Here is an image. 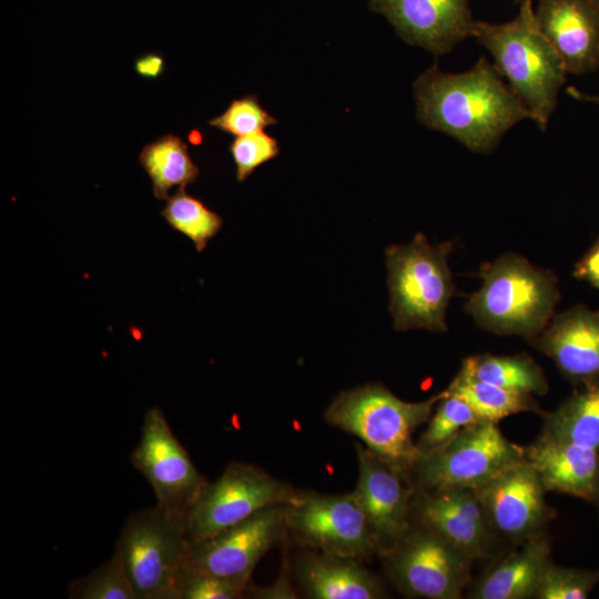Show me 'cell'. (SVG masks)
<instances>
[{"label":"cell","instance_id":"25","mask_svg":"<svg viewBox=\"0 0 599 599\" xmlns=\"http://www.w3.org/2000/svg\"><path fill=\"white\" fill-rule=\"evenodd\" d=\"M446 389L467 402L483 422L497 424L518 413H539L532 394L502 388L461 372H458Z\"/></svg>","mask_w":599,"mask_h":599},{"label":"cell","instance_id":"20","mask_svg":"<svg viewBox=\"0 0 599 599\" xmlns=\"http://www.w3.org/2000/svg\"><path fill=\"white\" fill-rule=\"evenodd\" d=\"M295 577L305 598L382 599L388 597L380 579L361 559L308 549L295 564Z\"/></svg>","mask_w":599,"mask_h":599},{"label":"cell","instance_id":"16","mask_svg":"<svg viewBox=\"0 0 599 599\" xmlns=\"http://www.w3.org/2000/svg\"><path fill=\"white\" fill-rule=\"evenodd\" d=\"M470 0H369L407 43L439 55L473 37Z\"/></svg>","mask_w":599,"mask_h":599},{"label":"cell","instance_id":"18","mask_svg":"<svg viewBox=\"0 0 599 599\" xmlns=\"http://www.w3.org/2000/svg\"><path fill=\"white\" fill-rule=\"evenodd\" d=\"M529 343L571 383L579 386L599 379V312L573 306L554 316Z\"/></svg>","mask_w":599,"mask_h":599},{"label":"cell","instance_id":"32","mask_svg":"<svg viewBox=\"0 0 599 599\" xmlns=\"http://www.w3.org/2000/svg\"><path fill=\"white\" fill-rule=\"evenodd\" d=\"M236 167V180L245 181L260 165L274 159L278 152L277 141L264 130L236 136L230 145Z\"/></svg>","mask_w":599,"mask_h":599},{"label":"cell","instance_id":"5","mask_svg":"<svg viewBox=\"0 0 599 599\" xmlns=\"http://www.w3.org/2000/svg\"><path fill=\"white\" fill-rule=\"evenodd\" d=\"M453 242L432 245L417 233L405 245L385 250L388 309L397 331H447L446 311L455 293L448 266Z\"/></svg>","mask_w":599,"mask_h":599},{"label":"cell","instance_id":"8","mask_svg":"<svg viewBox=\"0 0 599 599\" xmlns=\"http://www.w3.org/2000/svg\"><path fill=\"white\" fill-rule=\"evenodd\" d=\"M394 586L405 597L458 599L474 562L439 535L410 519L407 528L379 555Z\"/></svg>","mask_w":599,"mask_h":599},{"label":"cell","instance_id":"9","mask_svg":"<svg viewBox=\"0 0 599 599\" xmlns=\"http://www.w3.org/2000/svg\"><path fill=\"white\" fill-rule=\"evenodd\" d=\"M301 493L255 465L233 461L206 484L187 510L189 542L211 537L266 507L293 504Z\"/></svg>","mask_w":599,"mask_h":599},{"label":"cell","instance_id":"4","mask_svg":"<svg viewBox=\"0 0 599 599\" xmlns=\"http://www.w3.org/2000/svg\"><path fill=\"white\" fill-rule=\"evenodd\" d=\"M444 393L422 402H406L380 383L365 384L341 392L327 406L324 419L357 437L409 478L422 455L413 435L428 422Z\"/></svg>","mask_w":599,"mask_h":599},{"label":"cell","instance_id":"6","mask_svg":"<svg viewBox=\"0 0 599 599\" xmlns=\"http://www.w3.org/2000/svg\"><path fill=\"white\" fill-rule=\"evenodd\" d=\"M185 518L156 505L132 514L115 550L131 581L135 599H176L175 582L189 549Z\"/></svg>","mask_w":599,"mask_h":599},{"label":"cell","instance_id":"36","mask_svg":"<svg viewBox=\"0 0 599 599\" xmlns=\"http://www.w3.org/2000/svg\"><path fill=\"white\" fill-rule=\"evenodd\" d=\"M567 91L571 97H573L575 99H577L579 101L599 103V97L598 95H591V94L581 92V91L577 90L576 88H568Z\"/></svg>","mask_w":599,"mask_h":599},{"label":"cell","instance_id":"28","mask_svg":"<svg viewBox=\"0 0 599 599\" xmlns=\"http://www.w3.org/2000/svg\"><path fill=\"white\" fill-rule=\"evenodd\" d=\"M70 599H135L123 562L116 552L90 573L67 587Z\"/></svg>","mask_w":599,"mask_h":599},{"label":"cell","instance_id":"22","mask_svg":"<svg viewBox=\"0 0 599 599\" xmlns=\"http://www.w3.org/2000/svg\"><path fill=\"white\" fill-rule=\"evenodd\" d=\"M542 434L599 451V379L579 385L554 412L546 414Z\"/></svg>","mask_w":599,"mask_h":599},{"label":"cell","instance_id":"24","mask_svg":"<svg viewBox=\"0 0 599 599\" xmlns=\"http://www.w3.org/2000/svg\"><path fill=\"white\" fill-rule=\"evenodd\" d=\"M465 375L502 388L545 395L548 383L540 366L527 354L469 356L459 369Z\"/></svg>","mask_w":599,"mask_h":599},{"label":"cell","instance_id":"21","mask_svg":"<svg viewBox=\"0 0 599 599\" xmlns=\"http://www.w3.org/2000/svg\"><path fill=\"white\" fill-rule=\"evenodd\" d=\"M550 549V540L545 531L519 544V549L509 552L483 572L467 597L535 598L544 570L551 561Z\"/></svg>","mask_w":599,"mask_h":599},{"label":"cell","instance_id":"14","mask_svg":"<svg viewBox=\"0 0 599 599\" xmlns=\"http://www.w3.org/2000/svg\"><path fill=\"white\" fill-rule=\"evenodd\" d=\"M410 519L426 526L474 561L489 557L499 540L488 524L476 489L415 490Z\"/></svg>","mask_w":599,"mask_h":599},{"label":"cell","instance_id":"2","mask_svg":"<svg viewBox=\"0 0 599 599\" xmlns=\"http://www.w3.org/2000/svg\"><path fill=\"white\" fill-rule=\"evenodd\" d=\"M519 7L518 16L505 23L475 21L473 37L489 51L495 68L508 80L530 118L546 130L567 71L535 22L532 1H522Z\"/></svg>","mask_w":599,"mask_h":599},{"label":"cell","instance_id":"33","mask_svg":"<svg viewBox=\"0 0 599 599\" xmlns=\"http://www.w3.org/2000/svg\"><path fill=\"white\" fill-rule=\"evenodd\" d=\"M573 276L599 290V235L591 247L576 263Z\"/></svg>","mask_w":599,"mask_h":599},{"label":"cell","instance_id":"38","mask_svg":"<svg viewBox=\"0 0 599 599\" xmlns=\"http://www.w3.org/2000/svg\"><path fill=\"white\" fill-rule=\"evenodd\" d=\"M595 2L597 3V6L599 7V0H595Z\"/></svg>","mask_w":599,"mask_h":599},{"label":"cell","instance_id":"17","mask_svg":"<svg viewBox=\"0 0 599 599\" xmlns=\"http://www.w3.org/2000/svg\"><path fill=\"white\" fill-rule=\"evenodd\" d=\"M534 17L567 73L583 74L599 67V7L595 0H537Z\"/></svg>","mask_w":599,"mask_h":599},{"label":"cell","instance_id":"35","mask_svg":"<svg viewBox=\"0 0 599 599\" xmlns=\"http://www.w3.org/2000/svg\"><path fill=\"white\" fill-rule=\"evenodd\" d=\"M134 70L140 77L143 78H158L164 71V59L158 53L144 54L136 59Z\"/></svg>","mask_w":599,"mask_h":599},{"label":"cell","instance_id":"29","mask_svg":"<svg viewBox=\"0 0 599 599\" xmlns=\"http://www.w3.org/2000/svg\"><path fill=\"white\" fill-rule=\"evenodd\" d=\"M599 581V571L566 568L550 561L540 578L536 599H585Z\"/></svg>","mask_w":599,"mask_h":599},{"label":"cell","instance_id":"3","mask_svg":"<svg viewBox=\"0 0 599 599\" xmlns=\"http://www.w3.org/2000/svg\"><path fill=\"white\" fill-rule=\"evenodd\" d=\"M483 284L465 308L477 325L498 335H519L528 342L538 336L554 317L559 302L557 277L506 253L479 270Z\"/></svg>","mask_w":599,"mask_h":599},{"label":"cell","instance_id":"15","mask_svg":"<svg viewBox=\"0 0 599 599\" xmlns=\"http://www.w3.org/2000/svg\"><path fill=\"white\" fill-rule=\"evenodd\" d=\"M355 449L358 478L354 491L382 555L407 528L415 489L408 476L394 465L362 444Z\"/></svg>","mask_w":599,"mask_h":599},{"label":"cell","instance_id":"7","mask_svg":"<svg viewBox=\"0 0 599 599\" xmlns=\"http://www.w3.org/2000/svg\"><path fill=\"white\" fill-rule=\"evenodd\" d=\"M525 459V448L508 440L497 424L479 422L423 454L413 466L409 480L417 491L478 489Z\"/></svg>","mask_w":599,"mask_h":599},{"label":"cell","instance_id":"11","mask_svg":"<svg viewBox=\"0 0 599 599\" xmlns=\"http://www.w3.org/2000/svg\"><path fill=\"white\" fill-rule=\"evenodd\" d=\"M131 463L151 485L156 506L172 516L184 517L209 483L194 466L158 407L143 418L141 437Z\"/></svg>","mask_w":599,"mask_h":599},{"label":"cell","instance_id":"26","mask_svg":"<svg viewBox=\"0 0 599 599\" xmlns=\"http://www.w3.org/2000/svg\"><path fill=\"white\" fill-rule=\"evenodd\" d=\"M161 215L173 230L189 237L197 252L205 250L223 225V219L201 200L189 195L185 187L169 196Z\"/></svg>","mask_w":599,"mask_h":599},{"label":"cell","instance_id":"23","mask_svg":"<svg viewBox=\"0 0 599 599\" xmlns=\"http://www.w3.org/2000/svg\"><path fill=\"white\" fill-rule=\"evenodd\" d=\"M139 162L152 181L158 200H167L173 187H185L195 182L200 170L192 160L187 145L174 134H166L146 144Z\"/></svg>","mask_w":599,"mask_h":599},{"label":"cell","instance_id":"1","mask_svg":"<svg viewBox=\"0 0 599 599\" xmlns=\"http://www.w3.org/2000/svg\"><path fill=\"white\" fill-rule=\"evenodd\" d=\"M417 119L476 153L493 152L504 134L530 113L481 57L469 70L446 73L434 64L414 82Z\"/></svg>","mask_w":599,"mask_h":599},{"label":"cell","instance_id":"30","mask_svg":"<svg viewBox=\"0 0 599 599\" xmlns=\"http://www.w3.org/2000/svg\"><path fill=\"white\" fill-rule=\"evenodd\" d=\"M276 123V119L260 104L254 94L233 100L221 115L209 121L211 126L235 136L262 131Z\"/></svg>","mask_w":599,"mask_h":599},{"label":"cell","instance_id":"37","mask_svg":"<svg viewBox=\"0 0 599 599\" xmlns=\"http://www.w3.org/2000/svg\"><path fill=\"white\" fill-rule=\"evenodd\" d=\"M515 1L519 4L520 2L526 1V0H515ZM530 1H532V0H530Z\"/></svg>","mask_w":599,"mask_h":599},{"label":"cell","instance_id":"10","mask_svg":"<svg viewBox=\"0 0 599 599\" xmlns=\"http://www.w3.org/2000/svg\"><path fill=\"white\" fill-rule=\"evenodd\" d=\"M286 527L287 532L308 549L361 560L379 554L354 490L339 495L302 491L295 502L286 506Z\"/></svg>","mask_w":599,"mask_h":599},{"label":"cell","instance_id":"13","mask_svg":"<svg viewBox=\"0 0 599 599\" xmlns=\"http://www.w3.org/2000/svg\"><path fill=\"white\" fill-rule=\"evenodd\" d=\"M476 491L499 540L519 545L544 532L555 516L545 499L547 490L527 459L507 468Z\"/></svg>","mask_w":599,"mask_h":599},{"label":"cell","instance_id":"31","mask_svg":"<svg viewBox=\"0 0 599 599\" xmlns=\"http://www.w3.org/2000/svg\"><path fill=\"white\" fill-rule=\"evenodd\" d=\"M176 599H240L246 587L207 572L182 567L175 582Z\"/></svg>","mask_w":599,"mask_h":599},{"label":"cell","instance_id":"39","mask_svg":"<svg viewBox=\"0 0 599 599\" xmlns=\"http://www.w3.org/2000/svg\"><path fill=\"white\" fill-rule=\"evenodd\" d=\"M598 506H599V502H598Z\"/></svg>","mask_w":599,"mask_h":599},{"label":"cell","instance_id":"27","mask_svg":"<svg viewBox=\"0 0 599 599\" xmlns=\"http://www.w3.org/2000/svg\"><path fill=\"white\" fill-rule=\"evenodd\" d=\"M444 392L416 441L422 455L443 446L465 427L483 422L467 402L447 389Z\"/></svg>","mask_w":599,"mask_h":599},{"label":"cell","instance_id":"12","mask_svg":"<svg viewBox=\"0 0 599 599\" xmlns=\"http://www.w3.org/2000/svg\"><path fill=\"white\" fill-rule=\"evenodd\" d=\"M286 506H270L201 541L190 544L182 567L247 588L261 558L287 532Z\"/></svg>","mask_w":599,"mask_h":599},{"label":"cell","instance_id":"34","mask_svg":"<svg viewBox=\"0 0 599 599\" xmlns=\"http://www.w3.org/2000/svg\"><path fill=\"white\" fill-rule=\"evenodd\" d=\"M255 599H294L297 593L291 586L287 576L282 572V576L270 587H258L250 585L246 588L245 596Z\"/></svg>","mask_w":599,"mask_h":599},{"label":"cell","instance_id":"19","mask_svg":"<svg viewBox=\"0 0 599 599\" xmlns=\"http://www.w3.org/2000/svg\"><path fill=\"white\" fill-rule=\"evenodd\" d=\"M525 453L547 491L599 502L598 450L541 433Z\"/></svg>","mask_w":599,"mask_h":599}]
</instances>
